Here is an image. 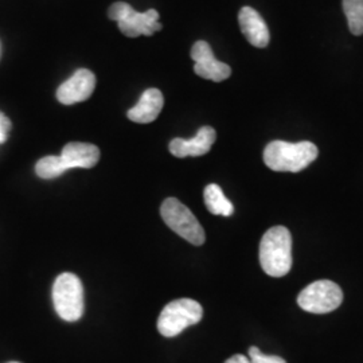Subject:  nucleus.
I'll return each instance as SVG.
<instances>
[{
  "mask_svg": "<svg viewBox=\"0 0 363 363\" xmlns=\"http://www.w3.org/2000/svg\"><path fill=\"white\" fill-rule=\"evenodd\" d=\"M67 171L61 156H45L35 164V172L42 179H54Z\"/></svg>",
  "mask_w": 363,
  "mask_h": 363,
  "instance_id": "2eb2a0df",
  "label": "nucleus"
},
{
  "mask_svg": "<svg viewBox=\"0 0 363 363\" xmlns=\"http://www.w3.org/2000/svg\"><path fill=\"white\" fill-rule=\"evenodd\" d=\"M203 199L208 211L214 216L230 217L234 213L233 203L225 196L218 184L211 183L206 186L203 191Z\"/></svg>",
  "mask_w": 363,
  "mask_h": 363,
  "instance_id": "4468645a",
  "label": "nucleus"
},
{
  "mask_svg": "<svg viewBox=\"0 0 363 363\" xmlns=\"http://www.w3.org/2000/svg\"><path fill=\"white\" fill-rule=\"evenodd\" d=\"M117 25L120 31L130 38H138L140 35H154L163 27L159 22V13L156 10L138 13L133 9H130L128 13L117 22Z\"/></svg>",
  "mask_w": 363,
  "mask_h": 363,
  "instance_id": "1a4fd4ad",
  "label": "nucleus"
},
{
  "mask_svg": "<svg viewBox=\"0 0 363 363\" xmlns=\"http://www.w3.org/2000/svg\"><path fill=\"white\" fill-rule=\"evenodd\" d=\"M160 216L172 232L181 235L195 247L205 244L206 235L191 210L177 198H167L160 208Z\"/></svg>",
  "mask_w": 363,
  "mask_h": 363,
  "instance_id": "39448f33",
  "label": "nucleus"
},
{
  "mask_svg": "<svg viewBox=\"0 0 363 363\" xmlns=\"http://www.w3.org/2000/svg\"><path fill=\"white\" fill-rule=\"evenodd\" d=\"M191 58L195 62V74L199 77L206 78L214 82H220L230 77L232 74L230 66L218 61L214 57L210 45L205 40L195 42L191 49Z\"/></svg>",
  "mask_w": 363,
  "mask_h": 363,
  "instance_id": "0eeeda50",
  "label": "nucleus"
},
{
  "mask_svg": "<svg viewBox=\"0 0 363 363\" xmlns=\"http://www.w3.org/2000/svg\"><path fill=\"white\" fill-rule=\"evenodd\" d=\"M259 264L272 277H283L292 268V235L284 226H273L259 242Z\"/></svg>",
  "mask_w": 363,
  "mask_h": 363,
  "instance_id": "f257e3e1",
  "label": "nucleus"
},
{
  "mask_svg": "<svg viewBox=\"0 0 363 363\" xmlns=\"http://www.w3.org/2000/svg\"><path fill=\"white\" fill-rule=\"evenodd\" d=\"M203 318L202 306L193 298H178L169 303L157 319V330L166 337H178L183 330Z\"/></svg>",
  "mask_w": 363,
  "mask_h": 363,
  "instance_id": "20e7f679",
  "label": "nucleus"
},
{
  "mask_svg": "<svg viewBox=\"0 0 363 363\" xmlns=\"http://www.w3.org/2000/svg\"><path fill=\"white\" fill-rule=\"evenodd\" d=\"M9 363H21V362H9Z\"/></svg>",
  "mask_w": 363,
  "mask_h": 363,
  "instance_id": "aec40b11",
  "label": "nucleus"
},
{
  "mask_svg": "<svg viewBox=\"0 0 363 363\" xmlns=\"http://www.w3.org/2000/svg\"><path fill=\"white\" fill-rule=\"evenodd\" d=\"M96 86V77L88 69H79L57 91V100L64 105H73L88 100Z\"/></svg>",
  "mask_w": 363,
  "mask_h": 363,
  "instance_id": "6e6552de",
  "label": "nucleus"
},
{
  "mask_svg": "<svg viewBox=\"0 0 363 363\" xmlns=\"http://www.w3.org/2000/svg\"><path fill=\"white\" fill-rule=\"evenodd\" d=\"M249 359L252 363H286L281 357L262 354L256 346L249 349Z\"/></svg>",
  "mask_w": 363,
  "mask_h": 363,
  "instance_id": "f3484780",
  "label": "nucleus"
},
{
  "mask_svg": "<svg viewBox=\"0 0 363 363\" xmlns=\"http://www.w3.org/2000/svg\"><path fill=\"white\" fill-rule=\"evenodd\" d=\"M343 10L354 35L363 34V0H343Z\"/></svg>",
  "mask_w": 363,
  "mask_h": 363,
  "instance_id": "dca6fc26",
  "label": "nucleus"
},
{
  "mask_svg": "<svg viewBox=\"0 0 363 363\" xmlns=\"http://www.w3.org/2000/svg\"><path fill=\"white\" fill-rule=\"evenodd\" d=\"M52 303L57 315L65 322H77L84 315V286L77 274H60L52 286Z\"/></svg>",
  "mask_w": 363,
  "mask_h": 363,
  "instance_id": "7ed1b4c3",
  "label": "nucleus"
},
{
  "mask_svg": "<svg viewBox=\"0 0 363 363\" xmlns=\"http://www.w3.org/2000/svg\"><path fill=\"white\" fill-rule=\"evenodd\" d=\"M66 169H91L100 160V150L97 145L89 143L66 144L61 154Z\"/></svg>",
  "mask_w": 363,
  "mask_h": 363,
  "instance_id": "f8f14e48",
  "label": "nucleus"
},
{
  "mask_svg": "<svg viewBox=\"0 0 363 363\" xmlns=\"http://www.w3.org/2000/svg\"><path fill=\"white\" fill-rule=\"evenodd\" d=\"M343 301L342 288L330 280H318L306 286L298 296V307L310 313L335 311Z\"/></svg>",
  "mask_w": 363,
  "mask_h": 363,
  "instance_id": "423d86ee",
  "label": "nucleus"
},
{
  "mask_svg": "<svg viewBox=\"0 0 363 363\" xmlns=\"http://www.w3.org/2000/svg\"><path fill=\"white\" fill-rule=\"evenodd\" d=\"M13 128V124L10 118L6 116L3 112H0V144L4 143L9 138V132Z\"/></svg>",
  "mask_w": 363,
  "mask_h": 363,
  "instance_id": "a211bd4d",
  "label": "nucleus"
},
{
  "mask_svg": "<svg viewBox=\"0 0 363 363\" xmlns=\"http://www.w3.org/2000/svg\"><path fill=\"white\" fill-rule=\"evenodd\" d=\"M225 363H252L249 357L241 355V354H235L233 357H230Z\"/></svg>",
  "mask_w": 363,
  "mask_h": 363,
  "instance_id": "6ab92c4d",
  "label": "nucleus"
},
{
  "mask_svg": "<svg viewBox=\"0 0 363 363\" xmlns=\"http://www.w3.org/2000/svg\"><path fill=\"white\" fill-rule=\"evenodd\" d=\"M318 147L311 142H271L264 150V163L277 172H298L307 169L318 157Z\"/></svg>",
  "mask_w": 363,
  "mask_h": 363,
  "instance_id": "f03ea898",
  "label": "nucleus"
},
{
  "mask_svg": "<svg viewBox=\"0 0 363 363\" xmlns=\"http://www.w3.org/2000/svg\"><path fill=\"white\" fill-rule=\"evenodd\" d=\"M238 22L244 37L256 48H267L269 43V30L262 16L252 7H244L238 13Z\"/></svg>",
  "mask_w": 363,
  "mask_h": 363,
  "instance_id": "9b49d317",
  "label": "nucleus"
},
{
  "mask_svg": "<svg viewBox=\"0 0 363 363\" xmlns=\"http://www.w3.org/2000/svg\"><path fill=\"white\" fill-rule=\"evenodd\" d=\"M217 133L211 127H202L191 139H174L169 143V152L177 157L206 155L216 142Z\"/></svg>",
  "mask_w": 363,
  "mask_h": 363,
  "instance_id": "9d476101",
  "label": "nucleus"
},
{
  "mask_svg": "<svg viewBox=\"0 0 363 363\" xmlns=\"http://www.w3.org/2000/svg\"><path fill=\"white\" fill-rule=\"evenodd\" d=\"M164 105L163 94L159 89L151 88L142 94L139 103L130 108L127 116L130 121L139 124L152 123L160 115Z\"/></svg>",
  "mask_w": 363,
  "mask_h": 363,
  "instance_id": "ddd939ff",
  "label": "nucleus"
}]
</instances>
